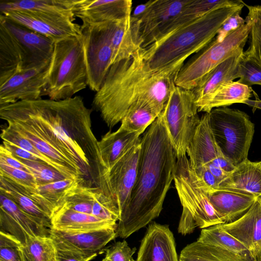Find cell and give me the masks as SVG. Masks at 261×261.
I'll return each mask as SVG.
<instances>
[{
    "instance_id": "cell-40",
    "label": "cell",
    "mask_w": 261,
    "mask_h": 261,
    "mask_svg": "<svg viewBox=\"0 0 261 261\" xmlns=\"http://www.w3.org/2000/svg\"><path fill=\"white\" fill-rule=\"evenodd\" d=\"M238 74L240 78L238 82L248 87L261 86V66L244 53L238 65Z\"/></svg>"
},
{
    "instance_id": "cell-22",
    "label": "cell",
    "mask_w": 261,
    "mask_h": 261,
    "mask_svg": "<svg viewBox=\"0 0 261 261\" xmlns=\"http://www.w3.org/2000/svg\"><path fill=\"white\" fill-rule=\"evenodd\" d=\"M224 223H232L241 218L257 197L227 189H213L204 192Z\"/></svg>"
},
{
    "instance_id": "cell-11",
    "label": "cell",
    "mask_w": 261,
    "mask_h": 261,
    "mask_svg": "<svg viewBox=\"0 0 261 261\" xmlns=\"http://www.w3.org/2000/svg\"><path fill=\"white\" fill-rule=\"evenodd\" d=\"M113 23L81 25L88 86L95 92L101 87L112 64L111 33Z\"/></svg>"
},
{
    "instance_id": "cell-31",
    "label": "cell",
    "mask_w": 261,
    "mask_h": 261,
    "mask_svg": "<svg viewBox=\"0 0 261 261\" xmlns=\"http://www.w3.org/2000/svg\"><path fill=\"white\" fill-rule=\"evenodd\" d=\"M111 44L113 51L112 64L132 57L140 48L135 36L132 16L113 23Z\"/></svg>"
},
{
    "instance_id": "cell-1",
    "label": "cell",
    "mask_w": 261,
    "mask_h": 261,
    "mask_svg": "<svg viewBox=\"0 0 261 261\" xmlns=\"http://www.w3.org/2000/svg\"><path fill=\"white\" fill-rule=\"evenodd\" d=\"M92 109L83 97L19 101L0 106V118L27 123L49 140L80 168L84 176L96 179L104 168L100 163L98 140L92 129Z\"/></svg>"
},
{
    "instance_id": "cell-16",
    "label": "cell",
    "mask_w": 261,
    "mask_h": 261,
    "mask_svg": "<svg viewBox=\"0 0 261 261\" xmlns=\"http://www.w3.org/2000/svg\"><path fill=\"white\" fill-rule=\"evenodd\" d=\"M132 10L129 0H75L73 7L75 17L85 25L119 22L130 16Z\"/></svg>"
},
{
    "instance_id": "cell-36",
    "label": "cell",
    "mask_w": 261,
    "mask_h": 261,
    "mask_svg": "<svg viewBox=\"0 0 261 261\" xmlns=\"http://www.w3.org/2000/svg\"><path fill=\"white\" fill-rule=\"evenodd\" d=\"M247 16L251 23L249 34V46L244 52L245 56L253 60L261 66V5L249 6Z\"/></svg>"
},
{
    "instance_id": "cell-7",
    "label": "cell",
    "mask_w": 261,
    "mask_h": 261,
    "mask_svg": "<svg viewBox=\"0 0 261 261\" xmlns=\"http://www.w3.org/2000/svg\"><path fill=\"white\" fill-rule=\"evenodd\" d=\"M209 123L223 155L235 167L247 159L254 125L244 112L227 107L213 109Z\"/></svg>"
},
{
    "instance_id": "cell-8",
    "label": "cell",
    "mask_w": 261,
    "mask_h": 261,
    "mask_svg": "<svg viewBox=\"0 0 261 261\" xmlns=\"http://www.w3.org/2000/svg\"><path fill=\"white\" fill-rule=\"evenodd\" d=\"M246 23L227 36L222 41L214 38L206 46L195 54L184 64L175 80V86L192 90L199 81L219 64L243 49L248 39L251 23Z\"/></svg>"
},
{
    "instance_id": "cell-21",
    "label": "cell",
    "mask_w": 261,
    "mask_h": 261,
    "mask_svg": "<svg viewBox=\"0 0 261 261\" xmlns=\"http://www.w3.org/2000/svg\"><path fill=\"white\" fill-rule=\"evenodd\" d=\"M33 67L22 44L0 23V85L19 71Z\"/></svg>"
},
{
    "instance_id": "cell-43",
    "label": "cell",
    "mask_w": 261,
    "mask_h": 261,
    "mask_svg": "<svg viewBox=\"0 0 261 261\" xmlns=\"http://www.w3.org/2000/svg\"><path fill=\"white\" fill-rule=\"evenodd\" d=\"M241 11L242 10L237 11L225 20L215 38L216 41H222L230 34L246 23L245 19L240 15Z\"/></svg>"
},
{
    "instance_id": "cell-17",
    "label": "cell",
    "mask_w": 261,
    "mask_h": 261,
    "mask_svg": "<svg viewBox=\"0 0 261 261\" xmlns=\"http://www.w3.org/2000/svg\"><path fill=\"white\" fill-rule=\"evenodd\" d=\"M116 228L69 230L50 228L49 237L56 247L96 253L116 238Z\"/></svg>"
},
{
    "instance_id": "cell-34",
    "label": "cell",
    "mask_w": 261,
    "mask_h": 261,
    "mask_svg": "<svg viewBox=\"0 0 261 261\" xmlns=\"http://www.w3.org/2000/svg\"><path fill=\"white\" fill-rule=\"evenodd\" d=\"M197 241L241 254L252 256L247 248L224 229L220 224L202 229Z\"/></svg>"
},
{
    "instance_id": "cell-20",
    "label": "cell",
    "mask_w": 261,
    "mask_h": 261,
    "mask_svg": "<svg viewBox=\"0 0 261 261\" xmlns=\"http://www.w3.org/2000/svg\"><path fill=\"white\" fill-rule=\"evenodd\" d=\"M0 23L3 24L20 42L33 66L41 65L51 60L54 40L37 33L2 14L0 15Z\"/></svg>"
},
{
    "instance_id": "cell-28",
    "label": "cell",
    "mask_w": 261,
    "mask_h": 261,
    "mask_svg": "<svg viewBox=\"0 0 261 261\" xmlns=\"http://www.w3.org/2000/svg\"><path fill=\"white\" fill-rule=\"evenodd\" d=\"M51 228L69 230L117 228V224L95 216L77 212L64 207L54 208L51 216ZM50 229V228H49Z\"/></svg>"
},
{
    "instance_id": "cell-49",
    "label": "cell",
    "mask_w": 261,
    "mask_h": 261,
    "mask_svg": "<svg viewBox=\"0 0 261 261\" xmlns=\"http://www.w3.org/2000/svg\"><path fill=\"white\" fill-rule=\"evenodd\" d=\"M255 96V100H251L250 99L244 101L243 103L246 104L250 107H252L254 110L256 109H261V100L256 97V94L254 92Z\"/></svg>"
},
{
    "instance_id": "cell-27",
    "label": "cell",
    "mask_w": 261,
    "mask_h": 261,
    "mask_svg": "<svg viewBox=\"0 0 261 261\" xmlns=\"http://www.w3.org/2000/svg\"><path fill=\"white\" fill-rule=\"evenodd\" d=\"M240 49L205 74L192 90L196 103L214 92L221 85L239 78L238 65L243 54Z\"/></svg>"
},
{
    "instance_id": "cell-25",
    "label": "cell",
    "mask_w": 261,
    "mask_h": 261,
    "mask_svg": "<svg viewBox=\"0 0 261 261\" xmlns=\"http://www.w3.org/2000/svg\"><path fill=\"white\" fill-rule=\"evenodd\" d=\"M217 189L242 192L261 198V161L252 162L247 159L219 182Z\"/></svg>"
},
{
    "instance_id": "cell-38",
    "label": "cell",
    "mask_w": 261,
    "mask_h": 261,
    "mask_svg": "<svg viewBox=\"0 0 261 261\" xmlns=\"http://www.w3.org/2000/svg\"><path fill=\"white\" fill-rule=\"evenodd\" d=\"M14 156L34 176L38 185L66 178L56 169L43 162L26 160Z\"/></svg>"
},
{
    "instance_id": "cell-5",
    "label": "cell",
    "mask_w": 261,
    "mask_h": 261,
    "mask_svg": "<svg viewBox=\"0 0 261 261\" xmlns=\"http://www.w3.org/2000/svg\"><path fill=\"white\" fill-rule=\"evenodd\" d=\"M88 86L81 34L55 42L46 77L45 95L55 100L73 97Z\"/></svg>"
},
{
    "instance_id": "cell-48",
    "label": "cell",
    "mask_w": 261,
    "mask_h": 261,
    "mask_svg": "<svg viewBox=\"0 0 261 261\" xmlns=\"http://www.w3.org/2000/svg\"><path fill=\"white\" fill-rule=\"evenodd\" d=\"M212 173V174L215 177L219 182L224 179L229 173L224 171L221 168L217 167L212 163H208L205 165ZM219 186V185H218Z\"/></svg>"
},
{
    "instance_id": "cell-10",
    "label": "cell",
    "mask_w": 261,
    "mask_h": 261,
    "mask_svg": "<svg viewBox=\"0 0 261 261\" xmlns=\"http://www.w3.org/2000/svg\"><path fill=\"white\" fill-rule=\"evenodd\" d=\"M190 0H155L145 4L132 16L133 28L140 48H146L167 36Z\"/></svg>"
},
{
    "instance_id": "cell-42",
    "label": "cell",
    "mask_w": 261,
    "mask_h": 261,
    "mask_svg": "<svg viewBox=\"0 0 261 261\" xmlns=\"http://www.w3.org/2000/svg\"><path fill=\"white\" fill-rule=\"evenodd\" d=\"M136 248L131 249L125 241L116 242L110 247L105 249V257L112 261H136L133 256Z\"/></svg>"
},
{
    "instance_id": "cell-2",
    "label": "cell",
    "mask_w": 261,
    "mask_h": 261,
    "mask_svg": "<svg viewBox=\"0 0 261 261\" xmlns=\"http://www.w3.org/2000/svg\"><path fill=\"white\" fill-rule=\"evenodd\" d=\"M138 174L116 238L125 239L158 217L174 177L176 156L161 113L141 138Z\"/></svg>"
},
{
    "instance_id": "cell-19",
    "label": "cell",
    "mask_w": 261,
    "mask_h": 261,
    "mask_svg": "<svg viewBox=\"0 0 261 261\" xmlns=\"http://www.w3.org/2000/svg\"><path fill=\"white\" fill-rule=\"evenodd\" d=\"M227 232L242 243L256 260L261 255V198H257L239 219L220 224Z\"/></svg>"
},
{
    "instance_id": "cell-26",
    "label": "cell",
    "mask_w": 261,
    "mask_h": 261,
    "mask_svg": "<svg viewBox=\"0 0 261 261\" xmlns=\"http://www.w3.org/2000/svg\"><path fill=\"white\" fill-rule=\"evenodd\" d=\"M75 0L1 1L0 12L27 11L75 20L73 7Z\"/></svg>"
},
{
    "instance_id": "cell-6",
    "label": "cell",
    "mask_w": 261,
    "mask_h": 261,
    "mask_svg": "<svg viewBox=\"0 0 261 261\" xmlns=\"http://www.w3.org/2000/svg\"><path fill=\"white\" fill-rule=\"evenodd\" d=\"M189 165L186 155L177 159L173 180L182 207L177 230L184 236L192 233L196 227L203 229L224 223L205 192L192 179Z\"/></svg>"
},
{
    "instance_id": "cell-15",
    "label": "cell",
    "mask_w": 261,
    "mask_h": 261,
    "mask_svg": "<svg viewBox=\"0 0 261 261\" xmlns=\"http://www.w3.org/2000/svg\"><path fill=\"white\" fill-rule=\"evenodd\" d=\"M0 228L21 244L31 236H49V229L38 223L12 200L0 193Z\"/></svg>"
},
{
    "instance_id": "cell-23",
    "label": "cell",
    "mask_w": 261,
    "mask_h": 261,
    "mask_svg": "<svg viewBox=\"0 0 261 261\" xmlns=\"http://www.w3.org/2000/svg\"><path fill=\"white\" fill-rule=\"evenodd\" d=\"M141 135L130 132L121 126L114 132H108L98 141L100 163L109 169L119 159L141 142Z\"/></svg>"
},
{
    "instance_id": "cell-4",
    "label": "cell",
    "mask_w": 261,
    "mask_h": 261,
    "mask_svg": "<svg viewBox=\"0 0 261 261\" xmlns=\"http://www.w3.org/2000/svg\"><path fill=\"white\" fill-rule=\"evenodd\" d=\"M244 6L242 1L205 14L176 30L153 45L142 49L144 57L155 71L180 70L185 61L206 46L225 20Z\"/></svg>"
},
{
    "instance_id": "cell-46",
    "label": "cell",
    "mask_w": 261,
    "mask_h": 261,
    "mask_svg": "<svg viewBox=\"0 0 261 261\" xmlns=\"http://www.w3.org/2000/svg\"><path fill=\"white\" fill-rule=\"evenodd\" d=\"M2 144L15 156L26 160L42 162L30 152L16 145L4 141H3Z\"/></svg>"
},
{
    "instance_id": "cell-32",
    "label": "cell",
    "mask_w": 261,
    "mask_h": 261,
    "mask_svg": "<svg viewBox=\"0 0 261 261\" xmlns=\"http://www.w3.org/2000/svg\"><path fill=\"white\" fill-rule=\"evenodd\" d=\"M0 193L12 200L38 223L49 229L50 216L31 197L22 192L11 180L0 175Z\"/></svg>"
},
{
    "instance_id": "cell-35",
    "label": "cell",
    "mask_w": 261,
    "mask_h": 261,
    "mask_svg": "<svg viewBox=\"0 0 261 261\" xmlns=\"http://www.w3.org/2000/svg\"><path fill=\"white\" fill-rule=\"evenodd\" d=\"M160 114L148 106H136L129 109L120 126L128 131L141 135Z\"/></svg>"
},
{
    "instance_id": "cell-29",
    "label": "cell",
    "mask_w": 261,
    "mask_h": 261,
    "mask_svg": "<svg viewBox=\"0 0 261 261\" xmlns=\"http://www.w3.org/2000/svg\"><path fill=\"white\" fill-rule=\"evenodd\" d=\"M252 91L251 87L238 81L225 82L212 93L196 102L198 111L209 113L214 108L243 103L249 99Z\"/></svg>"
},
{
    "instance_id": "cell-33",
    "label": "cell",
    "mask_w": 261,
    "mask_h": 261,
    "mask_svg": "<svg viewBox=\"0 0 261 261\" xmlns=\"http://www.w3.org/2000/svg\"><path fill=\"white\" fill-rule=\"evenodd\" d=\"M23 261H58L57 249L48 237L31 236L20 245Z\"/></svg>"
},
{
    "instance_id": "cell-30",
    "label": "cell",
    "mask_w": 261,
    "mask_h": 261,
    "mask_svg": "<svg viewBox=\"0 0 261 261\" xmlns=\"http://www.w3.org/2000/svg\"><path fill=\"white\" fill-rule=\"evenodd\" d=\"M179 261H256L247 256L226 250L198 241L185 247L180 252Z\"/></svg>"
},
{
    "instance_id": "cell-3",
    "label": "cell",
    "mask_w": 261,
    "mask_h": 261,
    "mask_svg": "<svg viewBox=\"0 0 261 261\" xmlns=\"http://www.w3.org/2000/svg\"><path fill=\"white\" fill-rule=\"evenodd\" d=\"M179 71L152 69L140 48L132 57L112 65L93 97V108L110 128L136 106H148L160 114Z\"/></svg>"
},
{
    "instance_id": "cell-45",
    "label": "cell",
    "mask_w": 261,
    "mask_h": 261,
    "mask_svg": "<svg viewBox=\"0 0 261 261\" xmlns=\"http://www.w3.org/2000/svg\"><path fill=\"white\" fill-rule=\"evenodd\" d=\"M0 162L4 163L10 167L22 169L30 172L27 168L19 162L10 151L5 148L2 144L0 146Z\"/></svg>"
},
{
    "instance_id": "cell-47",
    "label": "cell",
    "mask_w": 261,
    "mask_h": 261,
    "mask_svg": "<svg viewBox=\"0 0 261 261\" xmlns=\"http://www.w3.org/2000/svg\"><path fill=\"white\" fill-rule=\"evenodd\" d=\"M211 163L223 169L226 172L229 173L232 172L236 167L228 161L220 150L217 157Z\"/></svg>"
},
{
    "instance_id": "cell-14",
    "label": "cell",
    "mask_w": 261,
    "mask_h": 261,
    "mask_svg": "<svg viewBox=\"0 0 261 261\" xmlns=\"http://www.w3.org/2000/svg\"><path fill=\"white\" fill-rule=\"evenodd\" d=\"M1 14L55 41L81 34V25L69 18L22 11H10Z\"/></svg>"
},
{
    "instance_id": "cell-12",
    "label": "cell",
    "mask_w": 261,
    "mask_h": 261,
    "mask_svg": "<svg viewBox=\"0 0 261 261\" xmlns=\"http://www.w3.org/2000/svg\"><path fill=\"white\" fill-rule=\"evenodd\" d=\"M141 148L140 142L111 168L105 169L98 181L97 187L113 202L120 216L129 201L136 182Z\"/></svg>"
},
{
    "instance_id": "cell-18",
    "label": "cell",
    "mask_w": 261,
    "mask_h": 261,
    "mask_svg": "<svg viewBox=\"0 0 261 261\" xmlns=\"http://www.w3.org/2000/svg\"><path fill=\"white\" fill-rule=\"evenodd\" d=\"M136 261H179L174 236L167 225L149 224Z\"/></svg>"
},
{
    "instance_id": "cell-39",
    "label": "cell",
    "mask_w": 261,
    "mask_h": 261,
    "mask_svg": "<svg viewBox=\"0 0 261 261\" xmlns=\"http://www.w3.org/2000/svg\"><path fill=\"white\" fill-rule=\"evenodd\" d=\"M1 137L3 141L14 144L26 150L38 158L42 162L55 169L52 162L40 152L29 139L8 125L2 128Z\"/></svg>"
},
{
    "instance_id": "cell-9",
    "label": "cell",
    "mask_w": 261,
    "mask_h": 261,
    "mask_svg": "<svg viewBox=\"0 0 261 261\" xmlns=\"http://www.w3.org/2000/svg\"><path fill=\"white\" fill-rule=\"evenodd\" d=\"M192 90L175 86L161 112L176 159L186 155L200 118Z\"/></svg>"
},
{
    "instance_id": "cell-41",
    "label": "cell",
    "mask_w": 261,
    "mask_h": 261,
    "mask_svg": "<svg viewBox=\"0 0 261 261\" xmlns=\"http://www.w3.org/2000/svg\"><path fill=\"white\" fill-rule=\"evenodd\" d=\"M21 244L15 237L0 231V261H23Z\"/></svg>"
},
{
    "instance_id": "cell-13",
    "label": "cell",
    "mask_w": 261,
    "mask_h": 261,
    "mask_svg": "<svg viewBox=\"0 0 261 261\" xmlns=\"http://www.w3.org/2000/svg\"><path fill=\"white\" fill-rule=\"evenodd\" d=\"M50 60L19 71L0 85V106L42 98L45 95Z\"/></svg>"
},
{
    "instance_id": "cell-24",
    "label": "cell",
    "mask_w": 261,
    "mask_h": 261,
    "mask_svg": "<svg viewBox=\"0 0 261 261\" xmlns=\"http://www.w3.org/2000/svg\"><path fill=\"white\" fill-rule=\"evenodd\" d=\"M219 151L210 126L209 114L205 113L200 118L187 150L190 166L197 167L211 163Z\"/></svg>"
},
{
    "instance_id": "cell-50",
    "label": "cell",
    "mask_w": 261,
    "mask_h": 261,
    "mask_svg": "<svg viewBox=\"0 0 261 261\" xmlns=\"http://www.w3.org/2000/svg\"><path fill=\"white\" fill-rule=\"evenodd\" d=\"M101 261H112L111 260H110L109 259L106 258V257H105L104 258H103Z\"/></svg>"
},
{
    "instance_id": "cell-37",
    "label": "cell",
    "mask_w": 261,
    "mask_h": 261,
    "mask_svg": "<svg viewBox=\"0 0 261 261\" xmlns=\"http://www.w3.org/2000/svg\"><path fill=\"white\" fill-rule=\"evenodd\" d=\"M0 175L11 180L22 192L30 197L38 192V184L34 176L29 172L10 167L0 162Z\"/></svg>"
},
{
    "instance_id": "cell-44",
    "label": "cell",
    "mask_w": 261,
    "mask_h": 261,
    "mask_svg": "<svg viewBox=\"0 0 261 261\" xmlns=\"http://www.w3.org/2000/svg\"><path fill=\"white\" fill-rule=\"evenodd\" d=\"M56 247L58 261H90L97 255V252L87 253L74 249Z\"/></svg>"
},
{
    "instance_id": "cell-51",
    "label": "cell",
    "mask_w": 261,
    "mask_h": 261,
    "mask_svg": "<svg viewBox=\"0 0 261 261\" xmlns=\"http://www.w3.org/2000/svg\"><path fill=\"white\" fill-rule=\"evenodd\" d=\"M257 261H261V255Z\"/></svg>"
}]
</instances>
